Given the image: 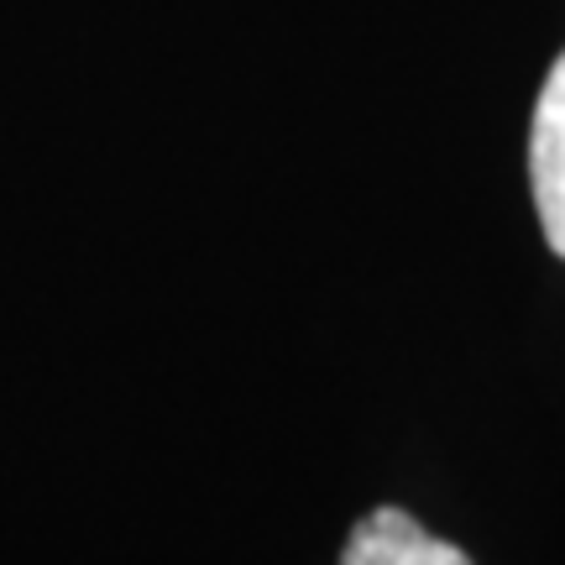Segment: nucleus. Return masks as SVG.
Segmentation results:
<instances>
[{"instance_id":"obj_1","label":"nucleus","mask_w":565,"mask_h":565,"mask_svg":"<svg viewBox=\"0 0 565 565\" xmlns=\"http://www.w3.org/2000/svg\"><path fill=\"white\" fill-rule=\"evenodd\" d=\"M529 189L545 225V242L555 257H565V53L550 63L545 89L534 100L529 126Z\"/></svg>"},{"instance_id":"obj_2","label":"nucleus","mask_w":565,"mask_h":565,"mask_svg":"<svg viewBox=\"0 0 565 565\" xmlns=\"http://www.w3.org/2000/svg\"><path fill=\"white\" fill-rule=\"evenodd\" d=\"M341 565H471V555L450 540H435L404 508H372L351 529Z\"/></svg>"}]
</instances>
